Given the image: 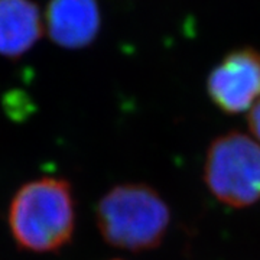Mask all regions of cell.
I'll list each match as a JSON object with an SVG mask.
<instances>
[{"instance_id": "4", "label": "cell", "mask_w": 260, "mask_h": 260, "mask_svg": "<svg viewBox=\"0 0 260 260\" xmlns=\"http://www.w3.org/2000/svg\"><path fill=\"white\" fill-rule=\"evenodd\" d=\"M213 103L224 113L237 114L260 99V52L253 48L236 49L214 68L207 80Z\"/></svg>"}, {"instance_id": "5", "label": "cell", "mask_w": 260, "mask_h": 260, "mask_svg": "<svg viewBox=\"0 0 260 260\" xmlns=\"http://www.w3.org/2000/svg\"><path fill=\"white\" fill-rule=\"evenodd\" d=\"M45 22L58 47L80 49L97 38L102 16L97 0H49Z\"/></svg>"}, {"instance_id": "6", "label": "cell", "mask_w": 260, "mask_h": 260, "mask_svg": "<svg viewBox=\"0 0 260 260\" xmlns=\"http://www.w3.org/2000/svg\"><path fill=\"white\" fill-rule=\"evenodd\" d=\"M42 18L32 0H0V55L19 58L42 37Z\"/></svg>"}, {"instance_id": "3", "label": "cell", "mask_w": 260, "mask_h": 260, "mask_svg": "<svg viewBox=\"0 0 260 260\" xmlns=\"http://www.w3.org/2000/svg\"><path fill=\"white\" fill-rule=\"evenodd\" d=\"M204 181L223 204L244 208L260 201V145L239 132L223 135L210 145Z\"/></svg>"}, {"instance_id": "7", "label": "cell", "mask_w": 260, "mask_h": 260, "mask_svg": "<svg viewBox=\"0 0 260 260\" xmlns=\"http://www.w3.org/2000/svg\"><path fill=\"white\" fill-rule=\"evenodd\" d=\"M247 123H249L251 133L260 140V100L251 107L249 117H247Z\"/></svg>"}, {"instance_id": "1", "label": "cell", "mask_w": 260, "mask_h": 260, "mask_svg": "<svg viewBox=\"0 0 260 260\" xmlns=\"http://www.w3.org/2000/svg\"><path fill=\"white\" fill-rule=\"evenodd\" d=\"M8 223L19 249L38 254L62 250L75 232L71 184L55 177L23 184L10 201Z\"/></svg>"}, {"instance_id": "2", "label": "cell", "mask_w": 260, "mask_h": 260, "mask_svg": "<svg viewBox=\"0 0 260 260\" xmlns=\"http://www.w3.org/2000/svg\"><path fill=\"white\" fill-rule=\"evenodd\" d=\"M95 220L104 242L129 251L158 247L168 232L171 213L164 198L145 184H123L103 195Z\"/></svg>"}]
</instances>
